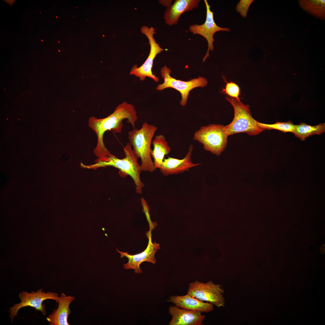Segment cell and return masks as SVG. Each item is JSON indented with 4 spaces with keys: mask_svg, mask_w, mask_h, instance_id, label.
I'll return each instance as SVG.
<instances>
[{
    "mask_svg": "<svg viewBox=\"0 0 325 325\" xmlns=\"http://www.w3.org/2000/svg\"><path fill=\"white\" fill-rule=\"evenodd\" d=\"M228 136L224 125L211 124L201 127L195 132L193 139L201 144L206 150L219 156L227 146Z\"/></svg>",
    "mask_w": 325,
    "mask_h": 325,
    "instance_id": "5",
    "label": "cell"
},
{
    "mask_svg": "<svg viewBox=\"0 0 325 325\" xmlns=\"http://www.w3.org/2000/svg\"><path fill=\"white\" fill-rule=\"evenodd\" d=\"M171 72L166 66L161 68V74L164 82L158 85L156 89L157 91H161L166 88H172L179 91L182 97L180 104L182 106L186 105L189 92L191 90L196 87H204L208 84L206 79L200 76L187 82L177 80L171 76Z\"/></svg>",
    "mask_w": 325,
    "mask_h": 325,
    "instance_id": "8",
    "label": "cell"
},
{
    "mask_svg": "<svg viewBox=\"0 0 325 325\" xmlns=\"http://www.w3.org/2000/svg\"><path fill=\"white\" fill-rule=\"evenodd\" d=\"M124 151L125 157L122 159L118 158L111 154L106 161L96 162L94 164L89 165H85L81 163L80 166L83 168L88 169H95L107 166L116 168L122 174L131 176L135 184L136 192L138 193H141L144 184L140 179L141 167L138 163V158L129 143H127L124 147Z\"/></svg>",
    "mask_w": 325,
    "mask_h": 325,
    "instance_id": "2",
    "label": "cell"
},
{
    "mask_svg": "<svg viewBox=\"0 0 325 325\" xmlns=\"http://www.w3.org/2000/svg\"><path fill=\"white\" fill-rule=\"evenodd\" d=\"M226 85L224 88H222L221 91L231 98L240 100V90L238 85L235 82H227L224 79Z\"/></svg>",
    "mask_w": 325,
    "mask_h": 325,
    "instance_id": "20",
    "label": "cell"
},
{
    "mask_svg": "<svg viewBox=\"0 0 325 325\" xmlns=\"http://www.w3.org/2000/svg\"><path fill=\"white\" fill-rule=\"evenodd\" d=\"M159 2L163 5L166 6L167 7L171 5V3L172 1H160Z\"/></svg>",
    "mask_w": 325,
    "mask_h": 325,
    "instance_id": "22",
    "label": "cell"
},
{
    "mask_svg": "<svg viewBox=\"0 0 325 325\" xmlns=\"http://www.w3.org/2000/svg\"><path fill=\"white\" fill-rule=\"evenodd\" d=\"M200 0H176L167 7L164 18L166 24L172 26L177 24L181 15L184 12L192 11L197 8Z\"/></svg>",
    "mask_w": 325,
    "mask_h": 325,
    "instance_id": "14",
    "label": "cell"
},
{
    "mask_svg": "<svg viewBox=\"0 0 325 325\" xmlns=\"http://www.w3.org/2000/svg\"><path fill=\"white\" fill-rule=\"evenodd\" d=\"M40 289L35 292L32 291L30 293L23 291L18 295L21 301L19 303L14 304L10 308L9 311V316L13 322L14 317L17 316V313L21 308L29 306L36 309V311H39L42 314L45 316L46 312L45 305L42 304L43 301L47 299H51L57 302L59 297L57 293L48 292H46L42 291Z\"/></svg>",
    "mask_w": 325,
    "mask_h": 325,
    "instance_id": "9",
    "label": "cell"
},
{
    "mask_svg": "<svg viewBox=\"0 0 325 325\" xmlns=\"http://www.w3.org/2000/svg\"><path fill=\"white\" fill-rule=\"evenodd\" d=\"M152 142L153 149L151 150V155L153 159L155 168L156 169H159L165 155L170 153L171 148L165 137L162 135L156 136Z\"/></svg>",
    "mask_w": 325,
    "mask_h": 325,
    "instance_id": "17",
    "label": "cell"
},
{
    "mask_svg": "<svg viewBox=\"0 0 325 325\" xmlns=\"http://www.w3.org/2000/svg\"><path fill=\"white\" fill-rule=\"evenodd\" d=\"M141 31L148 39L150 46V52L143 64L139 67H138L137 65H134L129 74L138 78L141 81L145 80L147 77L152 79L154 82H158L159 78L153 74L152 72L153 62L157 55L165 49L162 48L156 42L153 37L154 35L156 33L154 28L149 27L147 26L144 25L141 28Z\"/></svg>",
    "mask_w": 325,
    "mask_h": 325,
    "instance_id": "7",
    "label": "cell"
},
{
    "mask_svg": "<svg viewBox=\"0 0 325 325\" xmlns=\"http://www.w3.org/2000/svg\"><path fill=\"white\" fill-rule=\"evenodd\" d=\"M325 131V124L320 123L317 125L311 126L301 122L299 125H295L292 132L295 136L301 141H305L309 136L320 135Z\"/></svg>",
    "mask_w": 325,
    "mask_h": 325,
    "instance_id": "18",
    "label": "cell"
},
{
    "mask_svg": "<svg viewBox=\"0 0 325 325\" xmlns=\"http://www.w3.org/2000/svg\"><path fill=\"white\" fill-rule=\"evenodd\" d=\"M159 248V245L155 243H153L151 237H149L147 248L140 253L131 255L127 252H122L117 249L116 250L120 254L121 258L125 257L128 259V262L123 265L124 268L126 269H133L135 270V273L139 274L142 273L140 266L142 262H147L153 264L155 263L156 259L154 257V254Z\"/></svg>",
    "mask_w": 325,
    "mask_h": 325,
    "instance_id": "11",
    "label": "cell"
},
{
    "mask_svg": "<svg viewBox=\"0 0 325 325\" xmlns=\"http://www.w3.org/2000/svg\"><path fill=\"white\" fill-rule=\"evenodd\" d=\"M206 8V17L205 22L202 24H193L190 25L189 29L193 35H200L204 37L207 41L208 45L207 51L203 60L205 61L209 56V51H213L214 47L213 42L214 41L213 36L215 33L219 31L229 32L230 29L227 28H222L218 26L215 23L213 17V13L210 10L209 5L206 0H204Z\"/></svg>",
    "mask_w": 325,
    "mask_h": 325,
    "instance_id": "10",
    "label": "cell"
},
{
    "mask_svg": "<svg viewBox=\"0 0 325 325\" xmlns=\"http://www.w3.org/2000/svg\"><path fill=\"white\" fill-rule=\"evenodd\" d=\"M193 149V145H190L187 154L182 159L169 157L164 159L159 169L160 172L166 176L177 174L188 171L190 168L200 165V163H194L192 162L191 157Z\"/></svg>",
    "mask_w": 325,
    "mask_h": 325,
    "instance_id": "12",
    "label": "cell"
},
{
    "mask_svg": "<svg viewBox=\"0 0 325 325\" xmlns=\"http://www.w3.org/2000/svg\"><path fill=\"white\" fill-rule=\"evenodd\" d=\"M254 1L253 0H240L237 5V11L239 12L243 17H246L249 7Z\"/></svg>",
    "mask_w": 325,
    "mask_h": 325,
    "instance_id": "21",
    "label": "cell"
},
{
    "mask_svg": "<svg viewBox=\"0 0 325 325\" xmlns=\"http://www.w3.org/2000/svg\"><path fill=\"white\" fill-rule=\"evenodd\" d=\"M169 312L172 316L169 325H201L205 316L199 311L170 306Z\"/></svg>",
    "mask_w": 325,
    "mask_h": 325,
    "instance_id": "13",
    "label": "cell"
},
{
    "mask_svg": "<svg viewBox=\"0 0 325 325\" xmlns=\"http://www.w3.org/2000/svg\"><path fill=\"white\" fill-rule=\"evenodd\" d=\"M75 297L69 296H66L63 292L59 297L57 301L58 308L46 318L50 325H69L68 317L70 313L69 308L70 304Z\"/></svg>",
    "mask_w": 325,
    "mask_h": 325,
    "instance_id": "16",
    "label": "cell"
},
{
    "mask_svg": "<svg viewBox=\"0 0 325 325\" xmlns=\"http://www.w3.org/2000/svg\"><path fill=\"white\" fill-rule=\"evenodd\" d=\"M138 116L134 106L124 101L119 104L113 112L103 118L92 116L88 120V126L95 133L97 142L93 152L98 158L96 162L105 161L111 155L106 147L103 141V135L106 131L112 130L116 133L121 132L123 127L122 121L126 119L133 128H135V123Z\"/></svg>",
    "mask_w": 325,
    "mask_h": 325,
    "instance_id": "1",
    "label": "cell"
},
{
    "mask_svg": "<svg viewBox=\"0 0 325 325\" xmlns=\"http://www.w3.org/2000/svg\"><path fill=\"white\" fill-rule=\"evenodd\" d=\"M226 99L233 106L234 110L232 121L224 126L228 136L242 132L255 135L264 131L258 125V122L252 116L249 105H244L240 100L236 98L227 97Z\"/></svg>",
    "mask_w": 325,
    "mask_h": 325,
    "instance_id": "4",
    "label": "cell"
},
{
    "mask_svg": "<svg viewBox=\"0 0 325 325\" xmlns=\"http://www.w3.org/2000/svg\"><path fill=\"white\" fill-rule=\"evenodd\" d=\"M258 124L264 130L273 129L278 130L285 133H292L295 126V125L289 121L286 122H277L274 124H270L263 123L258 122Z\"/></svg>",
    "mask_w": 325,
    "mask_h": 325,
    "instance_id": "19",
    "label": "cell"
},
{
    "mask_svg": "<svg viewBox=\"0 0 325 325\" xmlns=\"http://www.w3.org/2000/svg\"><path fill=\"white\" fill-rule=\"evenodd\" d=\"M224 292V289L220 284H215L212 280L203 283L197 280L190 283L187 294L220 308L225 305Z\"/></svg>",
    "mask_w": 325,
    "mask_h": 325,
    "instance_id": "6",
    "label": "cell"
},
{
    "mask_svg": "<svg viewBox=\"0 0 325 325\" xmlns=\"http://www.w3.org/2000/svg\"><path fill=\"white\" fill-rule=\"evenodd\" d=\"M157 126L145 122L141 128L128 132L129 143L137 157L141 160L142 171L153 172L156 169L151 159V145Z\"/></svg>",
    "mask_w": 325,
    "mask_h": 325,
    "instance_id": "3",
    "label": "cell"
},
{
    "mask_svg": "<svg viewBox=\"0 0 325 325\" xmlns=\"http://www.w3.org/2000/svg\"><path fill=\"white\" fill-rule=\"evenodd\" d=\"M167 301L179 308L201 312L209 313L214 309V305L211 303L204 302L188 294L182 296H171Z\"/></svg>",
    "mask_w": 325,
    "mask_h": 325,
    "instance_id": "15",
    "label": "cell"
}]
</instances>
